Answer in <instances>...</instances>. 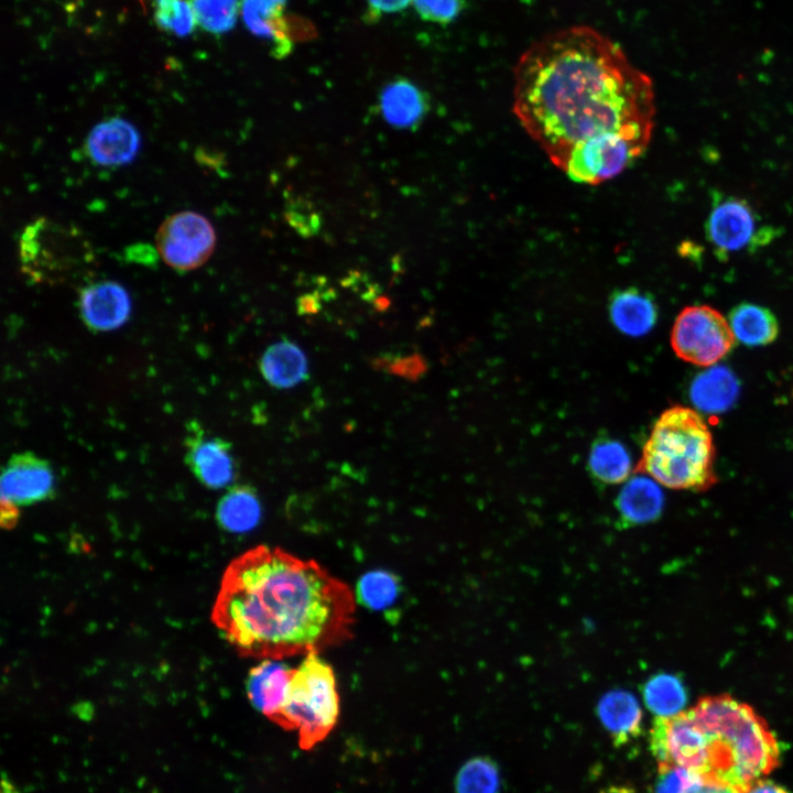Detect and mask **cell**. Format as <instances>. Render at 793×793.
Listing matches in <instances>:
<instances>
[{"instance_id":"1","label":"cell","mask_w":793,"mask_h":793,"mask_svg":"<svg viewBox=\"0 0 793 793\" xmlns=\"http://www.w3.org/2000/svg\"><path fill=\"white\" fill-rule=\"evenodd\" d=\"M513 78V113L562 172L612 151L642 155L651 141V78L591 26L561 29L531 44Z\"/></svg>"},{"instance_id":"2","label":"cell","mask_w":793,"mask_h":793,"mask_svg":"<svg viewBox=\"0 0 793 793\" xmlns=\"http://www.w3.org/2000/svg\"><path fill=\"white\" fill-rule=\"evenodd\" d=\"M355 613L351 588L317 562L258 545L226 568L211 619L241 656L283 660L346 642Z\"/></svg>"},{"instance_id":"3","label":"cell","mask_w":793,"mask_h":793,"mask_svg":"<svg viewBox=\"0 0 793 793\" xmlns=\"http://www.w3.org/2000/svg\"><path fill=\"white\" fill-rule=\"evenodd\" d=\"M650 748L659 767H680L739 793L771 773L781 758L767 721L729 695L705 696L670 717H656Z\"/></svg>"},{"instance_id":"4","label":"cell","mask_w":793,"mask_h":793,"mask_svg":"<svg viewBox=\"0 0 793 793\" xmlns=\"http://www.w3.org/2000/svg\"><path fill=\"white\" fill-rule=\"evenodd\" d=\"M715 454L704 417L694 409L675 405L655 421L637 470L671 489L704 491L717 480Z\"/></svg>"},{"instance_id":"5","label":"cell","mask_w":793,"mask_h":793,"mask_svg":"<svg viewBox=\"0 0 793 793\" xmlns=\"http://www.w3.org/2000/svg\"><path fill=\"white\" fill-rule=\"evenodd\" d=\"M339 707L333 667L319 653H309L294 667L274 724L296 731L300 749L309 751L333 731Z\"/></svg>"},{"instance_id":"6","label":"cell","mask_w":793,"mask_h":793,"mask_svg":"<svg viewBox=\"0 0 793 793\" xmlns=\"http://www.w3.org/2000/svg\"><path fill=\"white\" fill-rule=\"evenodd\" d=\"M19 261L32 281L63 284L87 274L96 263V253L78 228L40 217L20 236Z\"/></svg>"},{"instance_id":"7","label":"cell","mask_w":793,"mask_h":793,"mask_svg":"<svg viewBox=\"0 0 793 793\" xmlns=\"http://www.w3.org/2000/svg\"><path fill=\"white\" fill-rule=\"evenodd\" d=\"M735 343L728 319L709 305L684 307L671 330L675 355L699 367L715 366L730 352Z\"/></svg>"},{"instance_id":"8","label":"cell","mask_w":793,"mask_h":793,"mask_svg":"<svg viewBox=\"0 0 793 793\" xmlns=\"http://www.w3.org/2000/svg\"><path fill=\"white\" fill-rule=\"evenodd\" d=\"M705 236L714 253L726 260L731 253L754 251L769 245L776 229L761 225L758 213L743 198L715 194L705 222Z\"/></svg>"},{"instance_id":"9","label":"cell","mask_w":793,"mask_h":793,"mask_svg":"<svg viewBox=\"0 0 793 793\" xmlns=\"http://www.w3.org/2000/svg\"><path fill=\"white\" fill-rule=\"evenodd\" d=\"M163 261L177 271H191L205 264L214 252L216 233L209 220L184 210L167 217L155 236Z\"/></svg>"},{"instance_id":"10","label":"cell","mask_w":793,"mask_h":793,"mask_svg":"<svg viewBox=\"0 0 793 793\" xmlns=\"http://www.w3.org/2000/svg\"><path fill=\"white\" fill-rule=\"evenodd\" d=\"M185 437V463L194 476L209 489H220L233 481L237 463L229 442L207 436L192 422Z\"/></svg>"},{"instance_id":"11","label":"cell","mask_w":793,"mask_h":793,"mask_svg":"<svg viewBox=\"0 0 793 793\" xmlns=\"http://www.w3.org/2000/svg\"><path fill=\"white\" fill-rule=\"evenodd\" d=\"M1 498L17 506H29L51 498L54 474L45 459L31 452L14 454L1 472Z\"/></svg>"},{"instance_id":"12","label":"cell","mask_w":793,"mask_h":793,"mask_svg":"<svg viewBox=\"0 0 793 793\" xmlns=\"http://www.w3.org/2000/svg\"><path fill=\"white\" fill-rule=\"evenodd\" d=\"M131 313L127 290L115 281H100L82 289L79 314L94 332H110L122 326Z\"/></svg>"},{"instance_id":"13","label":"cell","mask_w":793,"mask_h":793,"mask_svg":"<svg viewBox=\"0 0 793 793\" xmlns=\"http://www.w3.org/2000/svg\"><path fill=\"white\" fill-rule=\"evenodd\" d=\"M141 138L138 129L123 118H110L96 124L86 140L91 161L100 166L126 165L137 156Z\"/></svg>"},{"instance_id":"14","label":"cell","mask_w":793,"mask_h":793,"mask_svg":"<svg viewBox=\"0 0 793 793\" xmlns=\"http://www.w3.org/2000/svg\"><path fill=\"white\" fill-rule=\"evenodd\" d=\"M286 0H241V15L249 31L272 46L273 56L287 55L296 36L285 15Z\"/></svg>"},{"instance_id":"15","label":"cell","mask_w":793,"mask_h":793,"mask_svg":"<svg viewBox=\"0 0 793 793\" xmlns=\"http://www.w3.org/2000/svg\"><path fill=\"white\" fill-rule=\"evenodd\" d=\"M294 667L281 660H262L251 669L247 678V695L251 705L272 723L281 709Z\"/></svg>"},{"instance_id":"16","label":"cell","mask_w":793,"mask_h":793,"mask_svg":"<svg viewBox=\"0 0 793 793\" xmlns=\"http://www.w3.org/2000/svg\"><path fill=\"white\" fill-rule=\"evenodd\" d=\"M380 111L384 120L398 129L417 126L427 112V97L405 78L388 83L380 93Z\"/></svg>"},{"instance_id":"17","label":"cell","mask_w":793,"mask_h":793,"mask_svg":"<svg viewBox=\"0 0 793 793\" xmlns=\"http://www.w3.org/2000/svg\"><path fill=\"white\" fill-rule=\"evenodd\" d=\"M609 316L622 334L638 337L653 328L658 319V308L649 294L628 287L616 291L610 296Z\"/></svg>"},{"instance_id":"18","label":"cell","mask_w":793,"mask_h":793,"mask_svg":"<svg viewBox=\"0 0 793 793\" xmlns=\"http://www.w3.org/2000/svg\"><path fill=\"white\" fill-rule=\"evenodd\" d=\"M598 715L615 746H623L641 731L642 710L637 698L623 689L605 694L598 703Z\"/></svg>"},{"instance_id":"19","label":"cell","mask_w":793,"mask_h":793,"mask_svg":"<svg viewBox=\"0 0 793 793\" xmlns=\"http://www.w3.org/2000/svg\"><path fill=\"white\" fill-rule=\"evenodd\" d=\"M260 371L265 381L278 389H289L307 378L308 365L304 351L293 341L282 339L263 352Z\"/></svg>"},{"instance_id":"20","label":"cell","mask_w":793,"mask_h":793,"mask_svg":"<svg viewBox=\"0 0 793 793\" xmlns=\"http://www.w3.org/2000/svg\"><path fill=\"white\" fill-rule=\"evenodd\" d=\"M616 506L624 522L643 524L660 517L664 506V495L658 482L643 474L626 482L618 495Z\"/></svg>"},{"instance_id":"21","label":"cell","mask_w":793,"mask_h":793,"mask_svg":"<svg viewBox=\"0 0 793 793\" xmlns=\"http://www.w3.org/2000/svg\"><path fill=\"white\" fill-rule=\"evenodd\" d=\"M739 383L726 367H710L693 381L689 395L693 404L707 413L729 409L738 397Z\"/></svg>"},{"instance_id":"22","label":"cell","mask_w":793,"mask_h":793,"mask_svg":"<svg viewBox=\"0 0 793 793\" xmlns=\"http://www.w3.org/2000/svg\"><path fill=\"white\" fill-rule=\"evenodd\" d=\"M728 323L735 338L750 347L773 343L780 332L775 315L769 308L752 303L732 307Z\"/></svg>"},{"instance_id":"23","label":"cell","mask_w":793,"mask_h":793,"mask_svg":"<svg viewBox=\"0 0 793 793\" xmlns=\"http://www.w3.org/2000/svg\"><path fill=\"white\" fill-rule=\"evenodd\" d=\"M261 503L256 490L246 485L230 488L219 500L216 518L219 525L232 533H245L258 525Z\"/></svg>"},{"instance_id":"24","label":"cell","mask_w":793,"mask_h":793,"mask_svg":"<svg viewBox=\"0 0 793 793\" xmlns=\"http://www.w3.org/2000/svg\"><path fill=\"white\" fill-rule=\"evenodd\" d=\"M588 466L590 474L606 485L627 480L632 469L628 449L619 441L609 437H600L594 442Z\"/></svg>"},{"instance_id":"25","label":"cell","mask_w":793,"mask_h":793,"mask_svg":"<svg viewBox=\"0 0 793 793\" xmlns=\"http://www.w3.org/2000/svg\"><path fill=\"white\" fill-rule=\"evenodd\" d=\"M643 699L658 717H670L684 710L687 694L677 676L660 673L644 684Z\"/></svg>"},{"instance_id":"26","label":"cell","mask_w":793,"mask_h":793,"mask_svg":"<svg viewBox=\"0 0 793 793\" xmlns=\"http://www.w3.org/2000/svg\"><path fill=\"white\" fill-rule=\"evenodd\" d=\"M356 589V597L362 606L372 610H384L395 602L400 594V583L392 573L371 571L360 577Z\"/></svg>"},{"instance_id":"27","label":"cell","mask_w":793,"mask_h":793,"mask_svg":"<svg viewBox=\"0 0 793 793\" xmlns=\"http://www.w3.org/2000/svg\"><path fill=\"white\" fill-rule=\"evenodd\" d=\"M499 789L498 767L485 757L468 760L459 769L455 780L456 793H499Z\"/></svg>"},{"instance_id":"28","label":"cell","mask_w":793,"mask_h":793,"mask_svg":"<svg viewBox=\"0 0 793 793\" xmlns=\"http://www.w3.org/2000/svg\"><path fill=\"white\" fill-rule=\"evenodd\" d=\"M196 23L206 32L222 34L230 31L238 18L241 0H188Z\"/></svg>"},{"instance_id":"29","label":"cell","mask_w":793,"mask_h":793,"mask_svg":"<svg viewBox=\"0 0 793 793\" xmlns=\"http://www.w3.org/2000/svg\"><path fill=\"white\" fill-rule=\"evenodd\" d=\"M151 6L154 22L162 31L177 36L193 32L196 20L188 0H151Z\"/></svg>"},{"instance_id":"30","label":"cell","mask_w":793,"mask_h":793,"mask_svg":"<svg viewBox=\"0 0 793 793\" xmlns=\"http://www.w3.org/2000/svg\"><path fill=\"white\" fill-rule=\"evenodd\" d=\"M416 12L426 21L448 23L457 18L465 0H413Z\"/></svg>"},{"instance_id":"31","label":"cell","mask_w":793,"mask_h":793,"mask_svg":"<svg viewBox=\"0 0 793 793\" xmlns=\"http://www.w3.org/2000/svg\"><path fill=\"white\" fill-rule=\"evenodd\" d=\"M700 780L699 776L684 768L659 767L655 793H686L694 783Z\"/></svg>"},{"instance_id":"32","label":"cell","mask_w":793,"mask_h":793,"mask_svg":"<svg viewBox=\"0 0 793 793\" xmlns=\"http://www.w3.org/2000/svg\"><path fill=\"white\" fill-rule=\"evenodd\" d=\"M369 17L378 18L384 13H393L405 9L411 0H367Z\"/></svg>"},{"instance_id":"33","label":"cell","mask_w":793,"mask_h":793,"mask_svg":"<svg viewBox=\"0 0 793 793\" xmlns=\"http://www.w3.org/2000/svg\"><path fill=\"white\" fill-rule=\"evenodd\" d=\"M686 793H739V792L728 785H725V784L700 780V781L694 783Z\"/></svg>"},{"instance_id":"34","label":"cell","mask_w":793,"mask_h":793,"mask_svg":"<svg viewBox=\"0 0 793 793\" xmlns=\"http://www.w3.org/2000/svg\"><path fill=\"white\" fill-rule=\"evenodd\" d=\"M19 519L18 506L4 498H1V526L12 529Z\"/></svg>"},{"instance_id":"35","label":"cell","mask_w":793,"mask_h":793,"mask_svg":"<svg viewBox=\"0 0 793 793\" xmlns=\"http://www.w3.org/2000/svg\"><path fill=\"white\" fill-rule=\"evenodd\" d=\"M745 793H791L783 785L762 778L752 783Z\"/></svg>"}]
</instances>
